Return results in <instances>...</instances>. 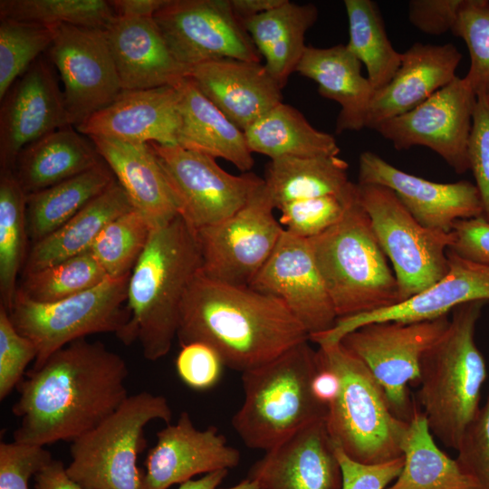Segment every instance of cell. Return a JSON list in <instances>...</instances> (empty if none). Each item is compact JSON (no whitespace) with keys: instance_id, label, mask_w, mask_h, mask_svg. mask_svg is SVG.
I'll return each instance as SVG.
<instances>
[{"instance_id":"1","label":"cell","mask_w":489,"mask_h":489,"mask_svg":"<svg viewBox=\"0 0 489 489\" xmlns=\"http://www.w3.org/2000/svg\"><path fill=\"white\" fill-rule=\"evenodd\" d=\"M128 376L124 359L102 342L82 338L69 343L21 382L12 408L21 418L14 441L41 446L72 442L125 401Z\"/></svg>"},{"instance_id":"2","label":"cell","mask_w":489,"mask_h":489,"mask_svg":"<svg viewBox=\"0 0 489 489\" xmlns=\"http://www.w3.org/2000/svg\"><path fill=\"white\" fill-rule=\"evenodd\" d=\"M177 338L180 346L208 344L225 367L244 372L308 340L309 335L280 299L249 285L211 280L199 271L183 300Z\"/></svg>"},{"instance_id":"3","label":"cell","mask_w":489,"mask_h":489,"mask_svg":"<svg viewBox=\"0 0 489 489\" xmlns=\"http://www.w3.org/2000/svg\"><path fill=\"white\" fill-rule=\"evenodd\" d=\"M202 266L196 231L178 215L155 228L128 285L129 318L118 337L139 340L150 361L166 356L177 337L183 300Z\"/></svg>"},{"instance_id":"4","label":"cell","mask_w":489,"mask_h":489,"mask_svg":"<svg viewBox=\"0 0 489 489\" xmlns=\"http://www.w3.org/2000/svg\"><path fill=\"white\" fill-rule=\"evenodd\" d=\"M485 303L476 301L455 307L447 329L420 362L421 410L432 435L455 450L481 407L487 377L485 360L475 340Z\"/></svg>"},{"instance_id":"5","label":"cell","mask_w":489,"mask_h":489,"mask_svg":"<svg viewBox=\"0 0 489 489\" xmlns=\"http://www.w3.org/2000/svg\"><path fill=\"white\" fill-rule=\"evenodd\" d=\"M319 369L309 340L274 360L242 372L244 401L232 426L249 448L268 450L295 432L326 418L328 406L313 394Z\"/></svg>"},{"instance_id":"6","label":"cell","mask_w":489,"mask_h":489,"mask_svg":"<svg viewBox=\"0 0 489 489\" xmlns=\"http://www.w3.org/2000/svg\"><path fill=\"white\" fill-rule=\"evenodd\" d=\"M308 241L338 319L401 302L396 276L358 188L341 218Z\"/></svg>"},{"instance_id":"7","label":"cell","mask_w":489,"mask_h":489,"mask_svg":"<svg viewBox=\"0 0 489 489\" xmlns=\"http://www.w3.org/2000/svg\"><path fill=\"white\" fill-rule=\"evenodd\" d=\"M318 346L319 362L339 379L325 418L333 444L361 464H381L402 456L408 421L393 413L383 388L368 367L340 341Z\"/></svg>"},{"instance_id":"8","label":"cell","mask_w":489,"mask_h":489,"mask_svg":"<svg viewBox=\"0 0 489 489\" xmlns=\"http://www.w3.org/2000/svg\"><path fill=\"white\" fill-rule=\"evenodd\" d=\"M167 398L142 391L129 396L109 417L72 442L69 476L89 489H143L137 466L146 447L144 429L153 420L170 424Z\"/></svg>"},{"instance_id":"9","label":"cell","mask_w":489,"mask_h":489,"mask_svg":"<svg viewBox=\"0 0 489 489\" xmlns=\"http://www.w3.org/2000/svg\"><path fill=\"white\" fill-rule=\"evenodd\" d=\"M129 276L109 278L79 294L54 302H37L17 289L8 312L15 329L37 349L33 369L69 343L95 333L119 337L129 313L127 302Z\"/></svg>"},{"instance_id":"10","label":"cell","mask_w":489,"mask_h":489,"mask_svg":"<svg viewBox=\"0 0 489 489\" xmlns=\"http://www.w3.org/2000/svg\"><path fill=\"white\" fill-rule=\"evenodd\" d=\"M357 188L378 241L391 262L401 302L442 279L448 271L453 231L423 226L388 187L357 183Z\"/></svg>"},{"instance_id":"11","label":"cell","mask_w":489,"mask_h":489,"mask_svg":"<svg viewBox=\"0 0 489 489\" xmlns=\"http://www.w3.org/2000/svg\"><path fill=\"white\" fill-rule=\"evenodd\" d=\"M162 169L178 215L195 230L228 218L264 183L253 172L233 175L216 158L178 145L149 143Z\"/></svg>"},{"instance_id":"12","label":"cell","mask_w":489,"mask_h":489,"mask_svg":"<svg viewBox=\"0 0 489 489\" xmlns=\"http://www.w3.org/2000/svg\"><path fill=\"white\" fill-rule=\"evenodd\" d=\"M448 324V315L417 322H370L349 332L340 342L368 367L393 413L409 421L415 402L408 386L419 383L421 359Z\"/></svg>"},{"instance_id":"13","label":"cell","mask_w":489,"mask_h":489,"mask_svg":"<svg viewBox=\"0 0 489 489\" xmlns=\"http://www.w3.org/2000/svg\"><path fill=\"white\" fill-rule=\"evenodd\" d=\"M264 183L237 212L197 230L206 277L233 285H249L276 247L284 228Z\"/></svg>"},{"instance_id":"14","label":"cell","mask_w":489,"mask_h":489,"mask_svg":"<svg viewBox=\"0 0 489 489\" xmlns=\"http://www.w3.org/2000/svg\"><path fill=\"white\" fill-rule=\"evenodd\" d=\"M153 17L171 53L188 71L219 59L261 62L230 0H167Z\"/></svg>"},{"instance_id":"15","label":"cell","mask_w":489,"mask_h":489,"mask_svg":"<svg viewBox=\"0 0 489 489\" xmlns=\"http://www.w3.org/2000/svg\"><path fill=\"white\" fill-rule=\"evenodd\" d=\"M46 56L63 84L68 120L76 127L122 91L103 29L59 24Z\"/></svg>"},{"instance_id":"16","label":"cell","mask_w":489,"mask_h":489,"mask_svg":"<svg viewBox=\"0 0 489 489\" xmlns=\"http://www.w3.org/2000/svg\"><path fill=\"white\" fill-rule=\"evenodd\" d=\"M475 103L466 79L456 76L416 108L379 123L374 130L398 150L427 147L463 174L469 170L467 147Z\"/></svg>"},{"instance_id":"17","label":"cell","mask_w":489,"mask_h":489,"mask_svg":"<svg viewBox=\"0 0 489 489\" xmlns=\"http://www.w3.org/2000/svg\"><path fill=\"white\" fill-rule=\"evenodd\" d=\"M68 125L58 73L43 54L1 100L0 169L14 170L16 158L25 146Z\"/></svg>"},{"instance_id":"18","label":"cell","mask_w":489,"mask_h":489,"mask_svg":"<svg viewBox=\"0 0 489 489\" xmlns=\"http://www.w3.org/2000/svg\"><path fill=\"white\" fill-rule=\"evenodd\" d=\"M249 286L280 299L309 337L331 330L338 320L308 239L286 230Z\"/></svg>"},{"instance_id":"19","label":"cell","mask_w":489,"mask_h":489,"mask_svg":"<svg viewBox=\"0 0 489 489\" xmlns=\"http://www.w3.org/2000/svg\"><path fill=\"white\" fill-rule=\"evenodd\" d=\"M358 183L392 190L412 216L429 229L449 233L457 220L483 216V204L475 184L465 180L429 181L397 168L370 151L360 156Z\"/></svg>"},{"instance_id":"20","label":"cell","mask_w":489,"mask_h":489,"mask_svg":"<svg viewBox=\"0 0 489 489\" xmlns=\"http://www.w3.org/2000/svg\"><path fill=\"white\" fill-rule=\"evenodd\" d=\"M448 271L429 288L394 306L350 317L340 318L324 332L312 335L317 345L333 343L349 332L370 322H417L434 320L458 305L489 302V264L467 260L448 250Z\"/></svg>"},{"instance_id":"21","label":"cell","mask_w":489,"mask_h":489,"mask_svg":"<svg viewBox=\"0 0 489 489\" xmlns=\"http://www.w3.org/2000/svg\"><path fill=\"white\" fill-rule=\"evenodd\" d=\"M239 462L240 452L227 445L216 427L198 430L183 411L176 424L157 433L144 463L143 489H168L200 474L229 470Z\"/></svg>"},{"instance_id":"22","label":"cell","mask_w":489,"mask_h":489,"mask_svg":"<svg viewBox=\"0 0 489 489\" xmlns=\"http://www.w3.org/2000/svg\"><path fill=\"white\" fill-rule=\"evenodd\" d=\"M261 489H342V473L325 419L265 451L248 476Z\"/></svg>"},{"instance_id":"23","label":"cell","mask_w":489,"mask_h":489,"mask_svg":"<svg viewBox=\"0 0 489 489\" xmlns=\"http://www.w3.org/2000/svg\"><path fill=\"white\" fill-rule=\"evenodd\" d=\"M181 118L175 87L122 90L107 107L74 127L87 137L177 145Z\"/></svg>"},{"instance_id":"24","label":"cell","mask_w":489,"mask_h":489,"mask_svg":"<svg viewBox=\"0 0 489 489\" xmlns=\"http://www.w3.org/2000/svg\"><path fill=\"white\" fill-rule=\"evenodd\" d=\"M187 77L243 131L283 100V89L261 62L219 59L190 68Z\"/></svg>"},{"instance_id":"25","label":"cell","mask_w":489,"mask_h":489,"mask_svg":"<svg viewBox=\"0 0 489 489\" xmlns=\"http://www.w3.org/2000/svg\"><path fill=\"white\" fill-rule=\"evenodd\" d=\"M104 31L122 90L175 87L187 77L153 16L116 15Z\"/></svg>"},{"instance_id":"26","label":"cell","mask_w":489,"mask_h":489,"mask_svg":"<svg viewBox=\"0 0 489 489\" xmlns=\"http://www.w3.org/2000/svg\"><path fill=\"white\" fill-rule=\"evenodd\" d=\"M462 54L452 43H414L401 53V63L391 81L374 92L368 110L366 128L416 108L450 83Z\"/></svg>"},{"instance_id":"27","label":"cell","mask_w":489,"mask_h":489,"mask_svg":"<svg viewBox=\"0 0 489 489\" xmlns=\"http://www.w3.org/2000/svg\"><path fill=\"white\" fill-rule=\"evenodd\" d=\"M133 207L142 213L154 228L178 216L171 191L149 143H129L89 137Z\"/></svg>"},{"instance_id":"28","label":"cell","mask_w":489,"mask_h":489,"mask_svg":"<svg viewBox=\"0 0 489 489\" xmlns=\"http://www.w3.org/2000/svg\"><path fill=\"white\" fill-rule=\"evenodd\" d=\"M296 72L315 82L322 97L340 105L336 133L366 128L374 91L361 74V62L346 45L307 46Z\"/></svg>"},{"instance_id":"29","label":"cell","mask_w":489,"mask_h":489,"mask_svg":"<svg viewBox=\"0 0 489 489\" xmlns=\"http://www.w3.org/2000/svg\"><path fill=\"white\" fill-rule=\"evenodd\" d=\"M181 118L177 145L195 152L223 158L239 170L254 165L244 132L232 122L197 87L189 77L175 86Z\"/></svg>"},{"instance_id":"30","label":"cell","mask_w":489,"mask_h":489,"mask_svg":"<svg viewBox=\"0 0 489 489\" xmlns=\"http://www.w3.org/2000/svg\"><path fill=\"white\" fill-rule=\"evenodd\" d=\"M92 140L68 125L25 146L14 173L27 194L83 173L102 161Z\"/></svg>"},{"instance_id":"31","label":"cell","mask_w":489,"mask_h":489,"mask_svg":"<svg viewBox=\"0 0 489 489\" xmlns=\"http://www.w3.org/2000/svg\"><path fill=\"white\" fill-rule=\"evenodd\" d=\"M319 11L313 4L286 0L268 12L243 22L264 67L283 89L296 72L305 52L306 32L315 24Z\"/></svg>"},{"instance_id":"32","label":"cell","mask_w":489,"mask_h":489,"mask_svg":"<svg viewBox=\"0 0 489 489\" xmlns=\"http://www.w3.org/2000/svg\"><path fill=\"white\" fill-rule=\"evenodd\" d=\"M133 208L126 192L115 180L60 228L33 244L23 268L24 274L89 251L110 222Z\"/></svg>"},{"instance_id":"33","label":"cell","mask_w":489,"mask_h":489,"mask_svg":"<svg viewBox=\"0 0 489 489\" xmlns=\"http://www.w3.org/2000/svg\"><path fill=\"white\" fill-rule=\"evenodd\" d=\"M401 450L403 468L386 489H482L456 459L438 447L424 413L416 403Z\"/></svg>"},{"instance_id":"34","label":"cell","mask_w":489,"mask_h":489,"mask_svg":"<svg viewBox=\"0 0 489 489\" xmlns=\"http://www.w3.org/2000/svg\"><path fill=\"white\" fill-rule=\"evenodd\" d=\"M252 153L270 159L339 156L336 139L315 129L294 107L280 102L244 131Z\"/></svg>"},{"instance_id":"35","label":"cell","mask_w":489,"mask_h":489,"mask_svg":"<svg viewBox=\"0 0 489 489\" xmlns=\"http://www.w3.org/2000/svg\"><path fill=\"white\" fill-rule=\"evenodd\" d=\"M116 180L104 160L45 189L26 195V222L33 244L56 231Z\"/></svg>"},{"instance_id":"36","label":"cell","mask_w":489,"mask_h":489,"mask_svg":"<svg viewBox=\"0 0 489 489\" xmlns=\"http://www.w3.org/2000/svg\"><path fill=\"white\" fill-rule=\"evenodd\" d=\"M348 168L339 156L278 158L267 164L264 181L277 209L295 200L345 194L353 184Z\"/></svg>"},{"instance_id":"37","label":"cell","mask_w":489,"mask_h":489,"mask_svg":"<svg viewBox=\"0 0 489 489\" xmlns=\"http://www.w3.org/2000/svg\"><path fill=\"white\" fill-rule=\"evenodd\" d=\"M349 23L348 49L365 65L374 92L386 86L401 63V53L391 44L376 3L345 0Z\"/></svg>"},{"instance_id":"38","label":"cell","mask_w":489,"mask_h":489,"mask_svg":"<svg viewBox=\"0 0 489 489\" xmlns=\"http://www.w3.org/2000/svg\"><path fill=\"white\" fill-rule=\"evenodd\" d=\"M26 193L14 170L0 169V305L9 312L26 259Z\"/></svg>"},{"instance_id":"39","label":"cell","mask_w":489,"mask_h":489,"mask_svg":"<svg viewBox=\"0 0 489 489\" xmlns=\"http://www.w3.org/2000/svg\"><path fill=\"white\" fill-rule=\"evenodd\" d=\"M109 278L89 250L49 267L24 274L18 288L31 300L48 303L94 288Z\"/></svg>"},{"instance_id":"40","label":"cell","mask_w":489,"mask_h":489,"mask_svg":"<svg viewBox=\"0 0 489 489\" xmlns=\"http://www.w3.org/2000/svg\"><path fill=\"white\" fill-rule=\"evenodd\" d=\"M116 14L106 0H1L0 18L45 26L106 29Z\"/></svg>"},{"instance_id":"41","label":"cell","mask_w":489,"mask_h":489,"mask_svg":"<svg viewBox=\"0 0 489 489\" xmlns=\"http://www.w3.org/2000/svg\"><path fill=\"white\" fill-rule=\"evenodd\" d=\"M154 229L147 217L133 208L110 222L90 251L110 278L129 276Z\"/></svg>"},{"instance_id":"42","label":"cell","mask_w":489,"mask_h":489,"mask_svg":"<svg viewBox=\"0 0 489 489\" xmlns=\"http://www.w3.org/2000/svg\"><path fill=\"white\" fill-rule=\"evenodd\" d=\"M54 26L0 18V101L31 64L46 53Z\"/></svg>"},{"instance_id":"43","label":"cell","mask_w":489,"mask_h":489,"mask_svg":"<svg viewBox=\"0 0 489 489\" xmlns=\"http://www.w3.org/2000/svg\"><path fill=\"white\" fill-rule=\"evenodd\" d=\"M452 33L465 41L469 52L465 78L477 99L489 101V1L464 0Z\"/></svg>"},{"instance_id":"44","label":"cell","mask_w":489,"mask_h":489,"mask_svg":"<svg viewBox=\"0 0 489 489\" xmlns=\"http://www.w3.org/2000/svg\"><path fill=\"white\" fill-rule=\"evenodd\" d=\"M357 191V184L340 196H322L292 201L277 209L279 222L287 232L305 239L317 236L336 224Z\"/></svg>"},{"instance_id":"45","label":"cell","mask_w":489,"mask_h":489,"mask_svg":"<svg viewBox=\"0 0 489 489\" xmlns=\"http://www.w3.org/2000/svg\"><path fill=\"white\" fill-rule=\"evenodd\" d=\"M37 349L14 326L9 312L0 305V399L4 400L21 381L25 369L35 360Z\"/></svg>"},{"instance_id":"46","label":"cell","mask_w":489,"mask_h":489,"mask_svg":"<svg viewBox=\"0 0 489 489\" xmlns=\"http://www.w3.org/2000/svg\"><path fill=\"white\" fill-rule=\"evenodd\" d=\"M53 458L44 446L0 443V489H29L30 479Z\"/></svg>"},{"instance_id":"47","label":"cell","mask_w":489,"mask_h":489,"mask_svg":"<svg viewBox=\"0 0 489 489\" xmlns=\"http://www.w3.org/2000/svg\"><path fill=\"white\" fill-rule=\"evenodd\" d=\"M456 451V461L462 469L482 489H489V394L467 427Z\"/></svg>"},{"instance_id":"48","label":"cell","mask_w":489,"mask_h":489,"mask_svg":"<svg viewBox=\"0 0 489 489\" xmlns=\"http://www.w3.org/2000/svg\"><path fill=\"white\" fill-rule=\"evenodd\" d=\"M224 366L216 350L201 341L181 346L176 359V369L179 379L188 388L197 391L214 388L221 379Z\"/></svg>"},{"instance_id":"49","label":"cell","mask_w":489,"mask_h":489,"mask_svg":"<svg viewBox=\"0 0 489 489\" xmlns=\"http://www.w3.org/2000/svg\"><path fill=\"white\" fill-rule=\"evenodd\" d=\"M467 156L483 204V217L489 221V101L477 99L473 114Z\"/></svg>"},{"instance_id":"50","label":"cell","mask_w":489,"mask_h":489,"mask_svg":"<svg viewBox=\"0 0 489 489\" xmlns=\"http://www.w3.org/2000/svg\"><path fill=\"white\" fill-rule=\"evenodd\" d=\"M334 448L341 468L342 489H386L404 465L403 455L388 462L367 465L352 460L335 445Z\"/></svg>"},{"instance_id":"51","label":"cell","mask_w":489,"mask_h":489,"mask_svg":"<svg viewBox=\"0 0 489 489\" xmlns=\"http://www.w3.org/2000/svg\"><path fill=\"white\" fill-rule=\"evenodd\" d=\"M464 0H412L410 23L424 34L440 35L453 31Z\"/></svg>"},{"instance_id":"52","label":"cell","mask_w":489,"mask_h":489,"mask_svg":"<svg viewBox=\"0 0 489 489\" xmlns=\"http://www.w3.org/2000/svg\"><path fill=\"white\" fill-rule=\"evenodd\" d=\"M449 250L459 256L489 264V221L483 216L457 220Z\"/></svg>"},{"instance_id":"53","label":"cell","mask_w":489,"mask_h":489,"mask_svg":"<svg viewBox=\"0 0 489 489\" xmlns=\"http://www.w3.org/2000/svg\"><path fill=\"white\" fill-rule=\"evenodd\" d=\"M34 489H89L73 479L66 472L60 460L53 459L34 476Z\"/></svg>"},{"instance_id":"54","label":"cell","mask_w":489,"mask_h":489,"mask_svg":"<svg viewBox=\"0 0 489 489\" xmlns=\"http://www.w3.org/2000/svg\"><path fill=\"white\" fill-rule=\"evenodd\" d=\"M167 0H110L118 16H154Z\"/></svg>"},{"instance_id":"55","label":"cell","mask_w":489,"mask_h":489,"mask_svg":"<svg viewBox=\"0 0 489 489\" xmlns=\"http://www.w3.org/2000/svg\"><path fill=\"white\" fill-rule=\"evenodd\" d=\"M286 0H230L236 16L242 21L268 12L283 5Z\"/></svg>"},{"instance_id":"56","label":"cell","mask_w":489,"mask_h":489,"mask_svg":"<svg viewBox=\"0 0 489 489\" xmlns=\"http://www.w3.org/2000/svg\"><path fill=\"white\" fill-rule=\"evenodd\" d=\"M228 474V470H219L206 474L198 479H190L180 484L178 489H216Z\"/></svg>"},{"instance_id":"57","label":"cell","mask_w":489,"mask_h":489,"mask_svg":"<svg viewBox=\"0 0 489 489\" xmlns=\"http://www.w3.org/2000/svg\"><path fill=\"white\" fill-rule=\"evenodd\" d=\"M225 489H261V487L255 481L247 477L244 480H242L240 483Z\"/></svg>"}]
</instances>
